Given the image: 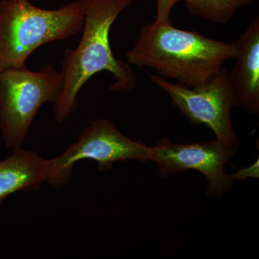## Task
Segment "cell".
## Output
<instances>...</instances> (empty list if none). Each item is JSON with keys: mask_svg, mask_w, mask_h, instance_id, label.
Segmentation results:
<instances>
[{"mask_svg": "<svg viewBox=\"0 0 259 259\" xmlns=\"http://www.w3.org/2000/svg\"><path fill=\"white\" fill-rule=\"evenodd\" d=\"M82 4L84 22L83 35L78 47L67 49L61 63L64 78V89L54 106L56 122L62 124L77 110L80 90L92 76L109 71L115 82L109 90L127 93L137 86V79L131 66L115 59L110 44V32L116 19L134 0H80Z\"/></svg>", "mask_w": 259, "mask_h": 259, "instance_id": "cell-1", "label": "cell"}, {"mask_svg": "<svg viewBox=\"0 0 259 259\" xmlns=\"http://www.w3.org/2000/svg\"><path fill=\"white\" fill-rule=\"evenodd\" d=\"M236 42L213 40L196 31L175 28L171 23L146 24L134 47L125 54L127 64L156 70L163 77L197 88L236 59Z\"/></svg>", "mask_w": 259, "mask_h": 259, "instance_id": "cell-2", "label": "cell"}, {"mask_svg": "<svg viewBox=\"0 0 259 259\" xmlns=\"http://www.w3.org/2000/svg\"><path fill=\"white\" fill-rule=\"evenodd\" d=\"M84 14L80 0L59 9L44 10L29 0L0 1V71L26 66L34 51L64 40L82 30Z\"/></svg>", "mask_w": 259, "mask_h": 259, "instance_id": "cell-3", "label": "cell"}, {"mask_svg": "<svg viewBox=\"0 0 259 259\" xmlns=\"http://www.w3.org/2000/svg\"><path fill=\"white\" fill-rule=\"evenodd\" d=\"M64 83L63 73L51 65L38 71L27 66L0 71V131L7 148L21 146L39 109L55 105Z\"/></svg>", "mask_w": 259, "mask_h": 259, "instance_id": "cell-4", "label": "cell"}, {"mask_svg": "<svg viewBox=\"0 0 259 259\" xmlns=\"http://www.w3.org/2000/svg\"><path fill=\"white\" fill-rule=\"evenodd\" d=\"M151 158V147L129 139L107 119L98 118L92 121L64 152L47 159V183L64 188L71 182L74 165L82 160L96 161L100 171H107L115 162H145Z\"/></svg>", "mask_w": 259, "mask_h": 259, "instance_id": "cell-5", "label": "cell"}, {"mask_svg": "<svg viewBox=\"0 0 259 259\" xmlns=\"http://www.w3.org/2000/svg\"><path fill=\"white\" fill-rule=\"evenodd\" d=\"M149 76L189 120L197 125L207 126L215 135L216 139L238 150L239 141L231 116V108L236 106V102L228 82V71L224 68L197 88L170 82L158 75L150 74Z\"/></svg>", "mask_w": 259, "mask_h": 259, "instance_id": "cell-6", "label": "cell"}, {"mask_svg": "<svg viewBox=\"0 0 259 259\" xmlns=\"http://www.w3.org/2000/svg\"><path fill=\"white\" fill-rule=\"evenodd\" d=\"M237 149L218 139L177 144L163 138L151 147V161L156 162L160 176L166 177L189 170L200 172L207 180L209 195H222L235 182L226 165Z\"/></svg>", "mask_w": 259, "mask_h": 259, "instance_id": "cell-7", "label": "cell"}, {"mask_svg": "<svg viewBox=\"0 0 259 259\" xmlns=\"http://www.w3.org/2000/svg\"><path fill=\"white\" fill-rule=\"evenodd\" d=\"M236 64L228 82L236 106L253 115L259 113V17L250 22L236 41Z\"/></svg>", "mask_w": 259, "mask_h": 259, "instance_id": "cell-8", "label": "cell"}, {"mask_svg": "<svg viewBox=\"0 0 259 259\" xmlns=\"http://www.w3.org/2000/svg\"><path fill=\"white\" fill-rule=\"evenodd\" d=\"M0 161V209L5 199L21 191L35 190L47 182V159L20 147Z\"/></svg>", "mask_w": 259, "mask_h": 259, "instance_id": "cell-9", "label": "cell"}, {"mask_svg": "<svg viewBox=\"0 0 259 259\" xmlns=\"http://www.w3.org/2000/svg\"><path fill=\"white\" fill-rule=\"evenodd\" d=\"M190 14L214 23L226 24L235 18L242 7L257 0H182Z\"/></svg>", "mask_w": 259, "mask_h": 259, "instance_id": "cell-10", "label": "cell"}, {"mask_svg": "<svg viewBox=\"0 0 259 259\" xmlns=\"http://www.w3.org/2000/svg\"><path fill=\"white\" fill-rule=\"evenodd\" d=\"M182 0H156V17L153 23L165 24L171 23V13L175 5Z\"/></svg>", "mask_w": 259, "mask_h": 259, "instance_id": "cell-11", "label": "cell"}, {"mask_svg": "<svg viewBox=\"0 0 259 259\" xmlns=\"http://www.w3.org/2000/svg\"><path fill=\"white\" fill-rule=\"evenodd\" d=\"M258 159L250 165L241 168L238 171L232 174L231 177L235 182L237 181H243L248 178H258L259 177Z\"/></svg>", "mask_w": 259, "mask_h": 259, "instance_id": "cell-12", "label": "cell"}]
</instances>
